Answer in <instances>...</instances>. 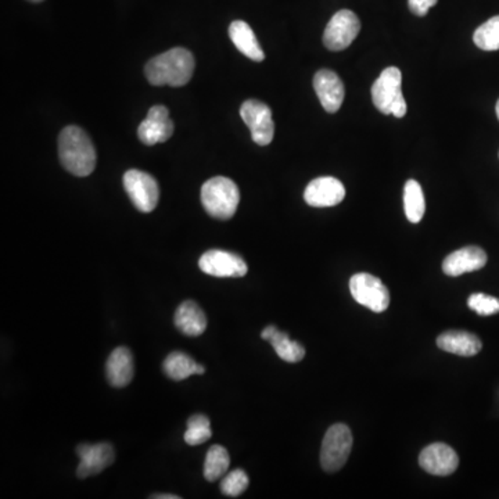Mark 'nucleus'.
Listing matches in <instances>:
<instances>
[{"mask_svg":"<svg viewBox=\"0 0 499 499\" xmlns=\"http://www.w3.org/2000/svg\"><path fill=\"white\" fill-rule=\"evenodd\" d=\"M195 67V57L188 49L174 48L150 59L144 74L154 87H183L193 77Z\"/></svg>","mask_w":499,"mask_h":499,"instance_id":"f257e3e1","label":"nucleus"},{"mask_svg":"<svg viewBox=\"0 0 499 499\" xmlns=\"http://www.w3.org/2000/svg\"><path fill=\"white\" fill-rule=\"evenodd\" d=\"M59 157L63 167L75 177H88L96 167V149L87 132L69 125L59 136Z\"/></svg>","mask_w":499,"mask_h":499,"instance_id":"f03ea898","label":"nucleus"},{"mask_svg":"<svg viewBox=\"0 0 499 499\" xmlns=\"http://www.w3.org/2000/svg\"><path fill=\"white\" fill-rule=\"evenodd\" d=\"M201 203L213 218L226 221L236 214L240 203L239 188L229 178H211L201 188Z\"/></svg>","mask_w":499,"mask_h":499,"instance_id":"7ed1b4c3","label":"nucleus"},{"mask_svg":"<svg viewBox=\"0 0 499 499\" xmlns=\"http://www.w3.org/2000/svg\"><path fill=\"white\" fill-rule=\"evenodd\" d=\"M401 87H402V74L397 67L383 69L379 79L372 87V100L374 107L384 116L393 114L397 118L404 117L408 107Z\"/></svg>","mask_w":499,"mask_h":499,"instance_id":"20e7f679","label":"nucleus"},{"mask_svg":"<svg viewBox=\"0 0 499 499\" xmlns=\"http://www.w3.org/2000/svg\"><path fill=\"white\" fill-rule=\"evenodd\" d=\"M353 433L343 423L328 429L320 449V465L328 473L338 472L346 465L353 448Z\"/></svg>","mask_w":499,"mask_h":499,"instance_id":"39448f33","label":"nucleus"},{"mask_svg":"<svg viewBox=\"0 0 499 499\" xmlns=\"http://www.w3.org/2000/svg\"><path fill=\"white\" fill-rule=\"evenodd\" d=\"M350 291L358 304L380 314L386 311L390 304L389 289L382 281L371 273H356L350 279Z\"/></svg>","mask_w":499,"mask_h":499,"instance_id":"423d86ee","label":"nucleus"},{"mask_svg":"<svg viewBox=\"0 0 499 499\" xmlns=\"http://www.w3.org/2000/svg\"><path fill=\"white\" fill-rule=\"evenodd\" d=\"M124 188L134 206L141 213H152L159 204V183L152 175L146 174L143 171H126L124 175Z\"/></svg>","mask_w":499,"mask_h":499,"instance_id":"0eeeda50","label":"nucleus"},{"mask_svg":"<svg viewBox=\"0 0 499 499\" xmlns=\"http://www.w3.org/2000/svg\"><path fill=\"white\" fill-rule=\"evenodd\" d=\"M361 31V22L351 10H340L333 15L323 32V43L332 51L347 49Z\"/></svg>","mask_w":499,"mask_h":499,"instance_id":"6e6552de","label":"nucleus"},{"mask_svg":"<svg viewBox=\"0 0 499 499\" xmlns=\"http://www.w3.org/2000/svg\"><path fill=\"white\" fill-rule=\"evenodd\" d=\"M240 116L252 131V138L255 143L266 146L273 141L275 124L270 106L260 100H245L240 107Z\"/></svg>","mask_w":499,"mask_h":499,"instance_id":"1a4fd4ad","label":"nucleus"},{"mask_svg":"<svg viewBox=\"0 0 499 499\" xmlns=\"http://www.w3.org/2000/svg\"><path fill=\"white\" fill-rule=\"evenodd\" d=\"M204 273L216 278H243L247 273V263L240 255L225 250H209L199 260Z\"/></svg>","mask_w":499,"mask_h":499,"instance_id":"9d476101","label":"nucleus"},{"mask_svg":"<svg viewBox=\"0 0 499 499\" xmlns=\"http://www.w3.org/2000/svg\"><path fill=\"white\" fill-rule=\"evenodd\" d=\"M174 134V123L170 118V111L164 106H152L147 117L138 128V136L142 143L154 146L164 143Z\"/></svg>","mask_w":499,"mask_h":499,"instance_id":"9b49d317","label":"nucleus"},{"mask_svg":"<svg viewBox=\"0 0 499 499\" xmlns=\"http://www.w3.org/2000/svg\"><path fill=\"white\" fill-rule=\"evenodd\" d=\"M77 454L79 457V465L77 467V476L79 478L99 475L116 459V451L108 443L81 444L77 447Z\"/></svg>","mask_w":499,"mask_h":499,"instance_id":"f8f14e48","label":"nucleus"},{"mask_svg":"<svg viewBox=\"0 0 499 499\" xmlns=\"http://www.w3.org/2000/svg\"><path fill=\"white\" fill-rule=\"evenodd\" d=\"M419 465L430 475L449 476L459 467V457L447 444L434 443L420 452Z\"/></svg>","mask_w":499,"mask_h":499,"instance_id":"ddd939ff","label":"nucleus"},{"mask_svg":"<svg viewBox=\"0 0 499 499\" xmlns=\"http://www.w3.org/2000/svg\"><path fill=\"white\" fill-rule=\"evenodd\" d=\"M346 198V188L333 177H320L311 180L304 191L305 203L311 207H335Z\"/></svg>","mask_w":499,"mask_h":499,"instance_id":"4468645a","label":"nucleus"},{"mask_svg":"<svg viewBox=\"0 0 499 499\" xmlns=\"http://www.w3.org/2000/svg\"><path fill=\"white\" fill-rule=\"evenodd\" d=\"M314 89L319 97L320 105L329 114L337 113L344 102L343 81L335 71L320 69L314 77Z\"/></svg>","mask_w":499,"mask_h":499,"instance_id":"2eb2a0df","label":"nucleus"},{"mask_svg":"<svg viewBox=\"0 0 499 499\" xmlns=\"http://www.w3.org/2000/svg\"><path fill=\"white\" fill-rule=\"evenodd\" d=\"M487 263V254L477 245H467L451 253L444 260L443 271L448 276H460L467 273L482 270Z\"/></svg>","mask_w":499,"mask_h":499,"instance_id":"dca6fc26","label":"nucleus"},{"mask_svg":"<svg viewBox=\"0 0 499 499\" xmlns=\"http://www.w3.org/2000/svg\"><path fill=\"white\" fill-rule=\"evenodd\" d=\"M134 374H135V366H134L131 350L126 347L116 348L106 364V376L108 383L113 387L123 389L132 382Z\"/></svg>","mask_w":499,"mask_h":499,"instance_id":"f3484780","label":"nucleus"},{"mask_svg":"<svg viewBox=\"0 0 499 499\" xmlns=\"http://www.w3.org/2000/svg\"><path fill=\"white\" fill-rule=\"evenodd\" d=\"M439 350L459 356H475L483 348V343L477 336L464 330H449L437 337Z\"/></svg>","mask_w":499,"mask_h":499,"instance_id":"a211bd4d","label":"nucleus"},{"mask_svg":"<svg viewBox=\"0 0 499 499\" xmlns=\"http://www.w3.org/2000/svg\"><path fill=\"white\" fill-rule=\"evenodd\" d=\"M174 322L177 329L189 337H199L207 329L206 314L195 301L182 302L175 312Z\"/></svg>","mask_w":499,"mask_h":499,"instance_id":"6ab92c4d","label":"nucleus"},{"mask_svg":"<svg viewBox=\"0 0 499 499\" xmlns=\"http://www.w3.org/2000/svg\"><path fill=\"white\" fill-rule=\"evenodd\" d=\"M229 36L237 51H242L245 57L254 61H263L265 53L263 51L254 31L247 23L237 20L232 23L229 27Z\"/></svg>","mask_w":499,"mask_h":499,"instance_id":"aec40b11","label":"nucleus"},{"mask_svg":"<svg viewBox=\"0 0 499 499\" xmlns=\"http://www.w3.org/2000/svg\"><path fill=\"white\" fill-rule=\"evenodd\" d=\"M198 362L182 351H174L165 358L162 364L164 374L175 382H182L188 377L198 374Z\"/></svg>","mask_w":499,"mask_h":499,"instance_id":"412c9836","label":"nucleus"},{"mask_svg":"<svg viewBox=\"0 0 499 499\" xmlns=\"http://www.w3.org/2000/svg\"><path fill=\"white\" fill-rule=\"evenodd\" d=\"M404 209L408 221L419 224L425 216L426 201L420 183L410 180L404 186Z\"/></svg>","mask_w":499,"mask_h":499,"instance_id":"4be33fe9","label":"nucleus"},{"mask_svg":"<svg viewBox=\"0 0 499 499\" xmlns=\"http://www.w3.org/2000/svg\"><path fill=\"white\" fill-rule=\"evenodd\" d=\"M230 457L222 446H213L208 449L204 460V477L207 482L214 483L226 475L229 469Z\"/></svg>","mask_w":499,"mask_h":499,"instance_id":"5701e85b","label":"nucleus"},{"mask_svg":"<svg viewBox=\"0 0 499 499\" xmlns=\"http://www.w3.org/2000/svg\"><path fill=\"white\" fill-rule=\"evenodd\" d=\"M268 341L278 354L279 358L283 359V361L296 364L305 356V348L302 347L301 344L291 340L287 333L281 332L279 329L275 330L273 337Z\"/></svg>","mask_w":499,"mask_h":499,"instance_id":"b1692460","label":"nucleus"},{"mask_svg":"<svg viewBox=\"0 0 499 499\" xmlns=\"http://www.w3.org/2000/svg\"><path fill=\"white\" fill-rule=\"evenodd\" d=\"M473 41L482 51H499V15L480 25L473 35Z\"/></svg>","mask_w":499,"mask_h":499,"instance_id":"393cba45","label":"nucleus"},{"mask_svg":"<svg viewBox=\"0 0 499 499\" xmlns=\"http://www.w3.org/2000/svg\"><path fill=\"white\" fill-rule=\"evenodd\" d=\"M248 485H250V478L245 475V470L236 469L224 476L221 491L224 495L236 498L247 490Z\"/></svg>","mask_w":499,"mask_h":499,"instance_id":"a878e982","label":"nucleus"},{"mask_svg":"<svg viewBox=\"0 0 499 499\" xmlns=\"http://www.w3.org/2000/svg\"><path fill=\"white\" fill-rule=\"evenodd\" d=\"M467 305L476 314L490 317L499 312V299L485 293H475L467 300Z\"/></svg>","mask_w":499,"mask_h":499,"instance_id":"bb28decb","label":"nucleus"},{"mask_svg":"<svg viewBox=\"0 0 499 499\" xmlns=\"http://www.w3.org/2000/svg\"><path fill=\"white\" fill-rule=\"evenodd\" d=\"M211 429L209 426H191L185 433V441L189 446H200L211 439Z\"/></svg>","mask_w":499,"mask_h":499,"instance_id":"cd10ccee","label":"nucleus"},{"mask_svg":"<svg viewBox=\"0 0 499 499\" xmlns=\"http://www.w3.org/2000/svg\"><path fill=\"white\" fill-rule=\"evenodd\" d=\"M437 2L439 0H408V6H410V10L413 14L423 17V15L428 14L431 7L436 6Z\"/></svg>","mask_w":499,"mask_h":499,"instance_id":"c85d7f7f","label":"nucleus"},{"mask_svg":"<svg viewBox=\"0 0 499 499\" xmlns=\"http://www.w3.org/2000/svg\"><path fill=\"white\" fill-rule=\"evenodd\" d=\"M191 426H209V419L201 413L191 415L188 420V428H191Z\"/></svg>","mask_w":499,"mask_h":499,"instance_id":"c756f323","label":"nucleus"},{"mask_svg":"<svg viewBox=\"0 0 499 499\" xmlns=\"http://www.w3.org/2000/svg\"><path fill=\"white\" fill-rule=\"evenodd\" d=\"M276 329H278L276 326H268V328H265V329L263 330V333H261V337L266 341L270 340Z\"/></svg>","mask_w":499,"mask_h":499,"instance_id":"7c9ffc66","label":"nucleus"},{"mask_svg":"<svg viewBox=\"0 0 499 499\" xmlns=\"http://www.w3.org/2000/svg\"><path fill=\"white\" fill-rule=\"evenodd\" d=\"M154 499H180V496L174 495V494H159V495H152Z\"/></svg>","mask_w":499,"mask_h":499,"instance_id":"2f4dec72","label":"nucleus"},{"mask_svg":"<svg viewBox=\"0 0 499 499\" xmlns=\"http://www.w3.org/2000/svg\"><path fill=\"white\" fill-rule=\"evenodd\" d=\"M495 110H496V117H498V120H499V100H498V103H496Z\"/></svg>","mask_w":499,"mask_h":499,"instance_id":"473e14b6","label":"nucleus"},{"mask_svg":"<svg viewBox=\"0 0 499 499\" xmlns=\"http://www.w3.org/2000/svg\"><path fill=\"white\" fill-rule=\"evenodd\" d=\"M30 2H32V4H40V2H43V0H30Z\"/></svg>","mask_w":499,"mask_h":499,"instance_id":"72a5a7b5","label":"nucleus"}]
</instances>
